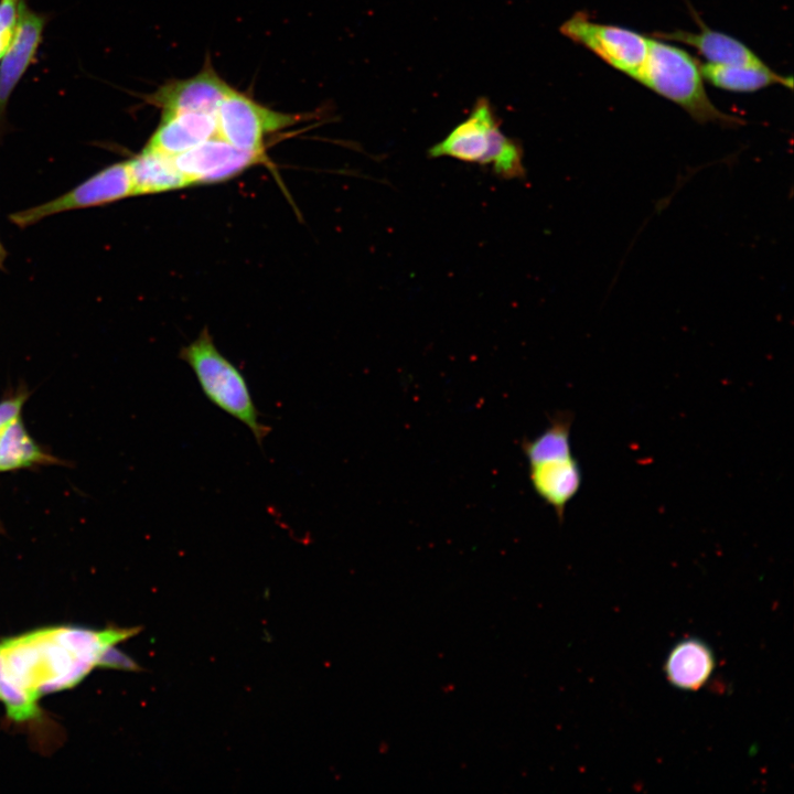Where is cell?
Wrapping results in <instances>:
<instances>
[{
    "mask_svg": "<svg viewBox=\"0 0 794 794\" xmlns=\"http://www.w3.org/2000/svg\"><path fill=\"white\" fill-rule=\"evenodd\" d=\"M139 631L58 626L1 642L0 699L8 716L15 721L34 718L41 696L77 685L108 650Z\"/></svg>",
    "mask_w": 794,
    "mask_h": 794,
    "instance_id": "cell-1",
    "label": "cell"
},
{
    "mask_svg": "<svg viewBox=\"0 0 794 794\" xmlns=\"http://www.w3.org/2000/svg\"><path fill=\"white\" fill-rule=\"evenodd\" d=\"M429 157H448L459 161L491 167L503 179L525 176L524 153L518 141L501 128L493 106L479 98L469 116L429 151Z\"/></svg>",
    "mask_w": 794,
    "mask_h": 794,
    "instance_id": "cell-2",
    "label": "cell"
},
{
    "mask_svg": "<svg viewBox=\"0 0 794 794\" xmlns=\"http://www.w3.org/2000/svg\"><path fill=\"white\" fill-rule=\"evenodd\" d=\"M179 357L193 371L205 397L217 408L246 426L259 446L271 428L260 420L249 386L243 373L216 347L204 329Z\"/></svg>",
    "mask_w": 794,
    "mask_h": 794,
    "instance_id": "cell-3",
    "label": "cell"
},
{
    "mask_svg": "<svg viewBox=\"0 0 794 794\" xmlns=\"http://www.w3.org/2000/svg\"><path fill=\"white\" fill-rule=\"evenodd\" d=\"M637 82L676 103L697 122L733 127L742 120L720 111L708 98L700 68L683 49L650 39L648 53Z\"/></svg>",
    "mask_w": 794,
    "mask_h": 794,
    "instance_id": "cell-4",
    "label": "cell"
},
{
    "mask_svg": "<svg viewBox=\"0 0 794 794\" xmlns=\"http://www.w3.org/2000/svg\"><path fill=\"white\" fill-rule=\"evenodd\" d=\"M216 136L249 152L265 153L269 135L282 131L302 120L301 115L277 111L233 88L216 111Z\"/></svg>",
    "mask_w": 794,
    "mask_h": 794,
    "instance_id": "cell-5",
    "label": "cell"
},
{
    "mask_svg": "<svg viewBox=\"0 0 794 794\" xmlns=\"http://www.w3.org/2000/svg\"><path fill=\"white\" fill-rule=\"evenodd\" d=\"M560 32L637 81L647 57L650 39L625 28L593 22L584 12H577L565 21Z\"/></svg>",
    "mask_w": 794,
    "mask_h": 794,
    "instance_id": "cell-6",
    "label": "cell"
},
{
    "mask_svg": "<svg viewBox=\"0 0 794 794\" xmlns=\"http://www.w3.org/2000/svg\"><path fill=\"white\" fill-rule=\"evenodd\" d=\"M133 195L128 162L112 164L72 191L44 204L12 214L19 226L31 225L50 215L68 210L110 203Z\"/></svg>",
    "mask_w": 794,
    "mask_h": 794,
    "instance_id": "cell-7",
    "label": "cell"
},
{
    "mask_svg": "<svg viewBox=\"0 0 794 794\" xmlns=\"http://www.w3.org/2000/svg\"><path fill=\"white\" fill-rule=\"evenodd\" d=\"M266 159V154L240 150L218 136L174 157L191 185L228 180Z\"/></svg>",
    "mask_w": 794,
    "mask_h": 794,
    "instance_id": "cell-8",
    "label": "cell"
},
{
    "mask_svg": "<svg viewBox=\"0 0 794 794\" xmlns=\"http://www.w3.org/2000/svg\"><path fill=\"white\" fill-rule=\"evenodd\" d=\"M233 87L210 63L195 75L170 79L147 96V101L165 112L196 111L216 115Z\"/></svg>",
    "mask_w": 794,
    "mask_h": 794,
    "instance_id": "cell-9",
    "label": "cell"
},
{
    "mask_svg": "<svg viewBox=\"0 0 794 794\" xmlns=\"http://www.w3.org/2000/svg\"><path fill=\"white\" fill-rule=\"evenodd\" d=\"M529 481L536 494L551 506L559 522L578 494L582 484V471L571 451L543 457L528 462Z\"/></svg>",
    "mask_w": 794,
    "mask_h": 794,
    "instance_id": "cell-10",
    "label": "cell"
},
{
    "mask_svg": "<svg viewBox=\"0 0 794 794\" xmlns=\"http://www.w3.org/2000/svg\"><path fill=\"white\" fill-rule=\"evenodd\" d=\"M216 136V117L196 111H162L146 148L176 157Z\"/></svg>",
    "mask_w": 794,
    "mask_h": 794,
    "instance_id": "cell-11",
    "label": "cell"
},
{
    "mask_svg": "<svg viewBox=\"0 0 794 794\" xmlns=\"http://www.w3.org/2000/svg\"><path fill=\"white\" fill-rule=\"evenodd\" d=\"M43 29L44 18L24 6L17 32L0 60V116L15 85L35 56Z\"/></svg>",
    "mask_w": 794,
    "mask_h": 794,
    "instance_id": "cell-12",
    "label": "cell"
},
{
    "mask_svg": "<svg viewBox=\"0 0 794 794\" xmlns=\"http://www.w3.org/2000/svg\"><path fill=\"white\" fill-rule=\"evenodd\" d=\"M674 42L685 43L700 53L709 63L725 65L760 66L764 63L743 43L725 33L710 30L700 23L699 32L677 30L655 35Z\"/></svg>",
    "mask_w": 794,
    "mask_h": 794,
    "instance_id": "cell-13",
    "label": "cell"
},
{
    "mask_svg": "<svg viewBox=\"0 0 794 794\" xmlns=\"http://www.w3.org/2000/svg\"><path fill=\"white\" fill-rule=\"evenodd\" d=\"M715 669L711 648L698 639H686L669 652L664 670L668 682L682 690H697Z\"/></svg>",
    "mask_w": 794,
    "mask_h": 794,
    "instance_id": "cell-14",
    "label": "cell"
},
{
    "mask_svg": "<svg viewBox=\"0 0 794 794\" xmlns=\"http://www.w3.org/2000/svg\"><path fill=\"white\" fill-rule=\"evenodd\" d=\"M133 195L157 194L191 186L174 157L144 148L127 161Z\"/></svg>",
    "mask_w": 794,
    "mask_h": 794,
    "instance_id": "cell-15",
    "label": "cell"
},
{
    "mask_svg": "<svg viewBox=\"0 0 794 794\" xmlns=\"http://www.w3.org/2000/svg\"><path fill=\"white\" fill-rule=\"evenodd\" d=\"M56 462L30 436L21 416L0 427V472Z\"/></svg>",
    "mask_w": 794,
    "mask_h": 794,
    "instance_id": "cell-16",
    "label": "cell"
},
{
    "mask_svg": "<svg viewBox=\"0 0 794 794\" xmlns=\"http://www.w3.org/2000/svg\"><path fill=\"white\" fill-rule=\"evenodd\" d=\"M700 73L710 84L732 92H754L766 86L780 84L792 88V77L773 72L765 64L760 66L701 64Z\"/></svg>",
    "mask_w": 794,
    "mask_h": 794,
    "instance_id": "cell-17",
    "label": "cell"
},
{
    "mask_svg": "<svg viewBox=\"0 0 794 794\" xmlns=\"http://www.w3.org/2000/svg\"><path fill=\"white\" fill-rule=\"evenodd\" d=\"M24 6V0H0V60L17 32Z\"/></svg>",
    "mask_w": 794,
    "mask_h": 794,
    "instance_id": "cell-18",
    "label": "cell"
},
{
    "mask_svg": "<svg viewBox=\"0 0 794 794\" xmlns=\"http://www.w3.org/2000/svg\"><path fill=\"white\" fill-rule=\"evenodd\" d=\"M26 396L20 394L0 401V427L21 416Z\"/></svg>",
    "mask_w": 794,
    "mask_h": 794,
    "instance_id": "cell-19",
    "label": "cell"
},
{
    "mask_svg": "<svg viewBox=\"0 0 794 794\" xmlns=\"http://www.w3.org/2000/svg\"><path fill=\"white\" fill-rule=\"evenodd\" d=\"M4 257H6V251H4L3 247H2V245L0 244V266H1Z\"/></svg>",
    "mask_w": 794,
    "mask_h": 794,
    "instance_id": "cell-20",
    "label": "cell"
}]
</instances>
